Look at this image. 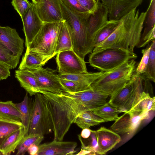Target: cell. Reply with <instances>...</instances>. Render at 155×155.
I'll list each match as a JSON object with an SVG mask.
<instances>
[{"mask_svg": "<svg viewBox=\"0 0 155 155\" xmlns=\"http://www.w3.org/2000/svg\"><path fill=\"white\" fill-rule=\"evenodd\" d=\"M148 62L144 73L148 79L155 82V40L151 41Z\"/></svg>", "mask_w": 155, "mask_h": 155, "instance_id": "obj_33", "label": "cell"}, {"mask_svg": "<svg viewBox=\"0 0 155 155\" xmlns=\"http://www.w3.org/2000/svg\"><path fill=\"white\" fill-rule=\"evenodd\" d=\"M91 111L105 122L116 120L119 117L118 114L120 113L119 110L110 106L108 102Z\"/></svg>", "mask_w": 155, "mask_h": 155, "instance_id": "obj_28", "label": "cell"}, {"mask_svg": "<svg viewBox=\"0 0 155 155\" xmlns=\"http://www.w3.org/2000/svg\"><path fill=\"white\" fill-rule=\"evenodd\" d=\"M1 80H1V79L0 78V81H1Z\"/></svg>", "mask_w": 155, "mask_h": 155, "instance_id": "obj_46", "label": "cell"}, {"mask_svg": "<svg viewBox=\"0 0 155 155\" xmlns=\"http://www.w3.org/2000/svg\"><path fill=\"white\" fill-rule=\"evenodd\" d=\"M132 59L110 71L104 72L91 84L93 89L111 97L122 89L130 80L135 68Z\"/></svg>", "mask_w": 155, "mask_h": 155, "instance_id": "obj_4", "label": "cell"}, {"mask_svg": "<svg viewBox=\"0 0 155 155\" xmlns=\"http://www.w3.org/2000/svg\"><path fill=\"white\" fill-rule=\"evenodd\" d=\"M11 3L21 18L30 7L32 3L28 0H12Z\"/></svg>", "mask_w": 155, "mask_h": 155, "instance_id": "obj_37", "label": "cell"}, {"mask_svg": "<svg viewBox=\"0 0 155 155\" xmlns=\"http://www.w3.org/2000/svg\"><path fill=\"white\" fill-rule=\"evenodd\" d=\"M35 95L28 134L44 135L51 133L54 129L51 107L43 94L38 93Z\"/></svg>", "mask_w": 155, "mask_h": 155, "instance_id": "obj_7", "label": "cell"}, {"mask_svg": "<svg viewBox=\"0 0 155 155\" xmlns=\"http://www.w3.org/2000/svg\"><path fill=\"white\" fill-rule=\"evenodd\" d=\"M134 8L120 19L113 33L104 41L94 47L93 50L109 48H122L134 51L139 44L147 11L139 14Z\"/></svg>", "mask_w": 155, "mask_h": 155, "instance_id": "obj_2", "label": "cell"}, {"mask_svg": "<svg viewBox=\"0 0 155 155\" xmlns=\"http://www.w3.org/2000/svg\"><path fill=\"white\" fill-rule=\"evenodd\" d=\"M76 142L54 140L38 146L37 155H72L76 152Z\"/></svg>", "mask_w": 155, "mask_h": 155, "instance_id": "obj_16", "label": "cell"}, {"mask_svg": "<svg viewBox=\"0 0 155 155\" xmlns=\"http://www.w3.org/2000/svg\"><path fill=\"white\" fill-rule=\"evenodd\" d=\"M32 1V2L33 3L37 4H38L39 2H40V0H31Z\"/></svg>", "mask_w": 155, "mask_h": 155, "instance_id": "obj_45", "label": "cell"}, {"mask_svg": "<svg viewBox=\"0 0 155 155\" xmlns=\"http://www.w3.org/2000/svg\"><path fill=\"white\" fill-rule=\"evenodd\" d=\"M44 139V135L38 134H29L25 136L16 148V154L24 155L30 146L33 144L38 146Z\"/></svg>", "mask_w": 155, "mask_h": 155, "instance_id": "obj_30", "label": "cell"}, {"mask_svg": "<svg viewBox=\"0 0 155 155\" xmlns=\"http://www.w3.org/2000/svg\"><path fill=\"white\" fill-rule=\"evenodd\" d=\"M0 118L17 121H21L22 114L12 101H0Z\"/></svg>", "mask_w": 155, "mask_h": 155, "instance_id": "obj_24", "label": "cell"}, {"mask_svg": "<svg viewBox=\"0 0 155 155\" xmlns=\"http://www.w3.org/2000/svg\"><path fill=\"white\" fill-rule=\"evenodd\" d=\"M15 105L22 114L21 120L24 126L25 136L28 135L33 108V102L26 93L23 100Z\"/></svg>", "mask_w": 155, "mask_h": 155, "instance_id": "obj_20", "label": "cell"}, {"mask_svg": "<svg viewBox=\"0 0 155 155\" xmlns=\"http://www.w3.org/2000/svg\"><path fill=\"white\" fill-rule=\"evenodd\" d=\"M73 50L71 35L66 21H63L58 36L55 54V55L61 51Z\"/></svg>", "mask_w": 155, "mask_h": 155, "instance_id": "obj_23", "label": "cell"}, {"mask_svg": "<svg viewBox=\"0 0 155 155\" xmlns=\"http://www.w3.org/2000/svg\"><path fill=\"white\" fill-rule=\"evenodd\" d=\"M0 52L7 56L13 55L11 51L0 41Z\"/></svg>", "mask_w": 155, "mask_h": 155, "instance_id": "obj_42", "label": "cell"}, {"mask_svg": "<svg viewBox=\"0 0 155 155\" xmlns=\"http://www.w3.org/2000/svg\"><path fill=\"white\" fill-rule=\"evenodd\" d=\"M61 0H40L36 5L38 14L43 22L63 21Z\"/></svg>", "mask_w": 155, "mask_h": 155, "instance_id": "obj_14", "label": "cell"}, {"mask_svg": "<svg viewBox=\"0 0 155 155\" xmlns=\"http://www.w3.org/2000/svg\"><path fill=\"white\" fill-rule=\"evenodd\" d=\"M45 96L50 104L54 124L65 132L68 131L79 114L105 104L109 97L91 87L75 93L56 94L48 92Z\"/></svg>", "mask_w": 155, "mask_h": 155, "instance_id": "obj_1", "label": "cell"}, {"mask_svg": "<svg viewBox=\"0 0 155 155\" xmlns=\"http://www.w3.org/2000/svg\"><path fill=\"white\" fill-rule=\"evenodd\" d=\"M21 18L23 24V30L25 37V46L26 48L40 31L43 22L38 14L36 5L32 2L30 7Z\"/></svg>", "mask_w": 155, "mask_h": 155, "instance_id": "obj_12", "label": "cell"}, {"mask_svg": "<svg viewBox=\"0 0 155 155\" xmlns=\"http://www.w3.org/2000/svg\"><path fill=\"white\" fill-rule=\"evenodd\" d=\"M15 77L23 88L30 96L41 93L36 79L33 73L26 69L15 70Z\"/></svg>", "mask_w": 155, "mask_h": 155, "instance_id": "obj_18", "label": "cell"}, {"mask_svg": "<svg viewBox=\"0 0 155 155\" xmlns=\"http://www.w3.org/2000/svg\"><path fill=\"white\" fill-rule=\"evenodd\" d=\"M61 0L67 8L78 15L84 16L90 13L83 8L77 0Z\"/></svg>", "mask_w": 155, "mask_h": 155, "instance_id": "obj_35", "label": "cell"}, {"mask_svg": "<svg viewBox=\"0 0 155 155\" xmlns=\"http://www.w3.org/2000/svg\"><path fill=\"white\" fill-rule=\"evenodd\" d=\"M78 137L81 143V149L91 151L93 155H100L95 130H92L90 137L87 139H84V140L80 134L78 135Z\"/></svg>", "mask_w": 155, "mask_h": 155, "instance_id": "obj_32", "label": "cell"}, {"mask_svg": "<svg viewBox=\"0 0 155 155\" xmlns=\"http://www.w3.org/2000/svg\"><path fill=\"white\" fill-rule=\"evenodd\" d=\"M38 150V146L33 144L29 147L27 151L30 155H37Z\"/></svg>", "mask_w": 155, "mask_h": 155, "instance_id": "obj_43", "label": "cell"}, {"mask_svg": "<svg viewBox=\"0 0 155 155\" xmlns=\"http://www.w3.org/2000/svg\"><path fill=\"white\" fill-rule=\"evenodd\" d=\"M147 11V13L144 22V30L143 33L141 34L140 40L155 27V0H150Z\"/></svg>", "mask_w": 155, "mask_h": 155, "instance_id": "obj_31", "label": "cell"}, {"mask_svg": "<svg viewBox=\"0 0 155 155\" xmlns=\"http://www.w3.org/2000/svg\"><path fill=\"white\" fill-rule=\"evenodd\" d=\"M150 48V44L148 45L146 48L142 50L141 52L143 56L136 68L135 74L136 75H140L141 74L145 73L148 61Z\"/></svg>", "mask_w": 155, "mask_h": 155, "instance_id": "obj_36", "label": "cell"}, {"mask_svg": "<svg viewBox=\"0 0 155 155\" xmlns=\"http://www.w3.org/2000/svg\"><path fill=\"white\" fill-rule=\"evenodd\" d=\"M100 155H104L114 148L121 140L119 134L102 127L95 130Z\"/></svg>", "mask_w": 155, "mask_h": 155, "instance_id": "obj_17", "label": "cell"}, {"mask_svg": "<svg viewBox=\"0 0 155 155\" xmlns=\"http://www.w3.org/2000/svg\"><path fill=\"white\" fill-rule=\"evenodd\" d=\"M20 57L7 56L0 52V63L8 67L10 69L16 68L19 63Z\"/></svg>", "mask_w": 155, "mask_h": 155, "instance_id": "obj_38", "label": "cell"}, {"mask_svg": "<svg viewBox=\"0 0 155 155\" xmlns=\"http://www.w3.org/2000/svg\"><path fill=\"white\" fill-rule=\"evenodd\" d=\"M104 72H87L73 74H58L60 78L76 82L87 88L91 87V84L97 79Z\"/></svg>", "mask_w": 155, "mask_h": 155, "instance_id": "obj_22", "label": "cell"}, {"mask_svg": "<svg viewBox=\"0 0 155 155\" xmlns=\"http://www.w3.org/2000/svg\"><path fill=\"white\" fill-rule=\"evenodd\" d=\"M61 5L63 19L67 23L71 35L73 50L84 60L86 55L91 53L94 48L88 35V18L91 13L78 15L67 8L61 0Z\"/></svg>", "mask_w": 155, "mask_h": 155, "instance_id": "obj_3", "label": "cell"}, {"mask_svg": "<svg viewBox=\"0 0 155 155\" xmlns=\"http://www.w3.org/2000/svg\"><path fill=\"white\" fill-rule=\"evenodd\" d=\"M137 58L134 51L122 48H109L92 51L89 56V62L92 67L106 72Z\"/></svg>", "mask_w": 155, "mask_h": 155, "instance_id": "obj_6", "label": "cell"}, {"mask_svg": "<svg viewBox=\"0 0 155 155\" xmlns=\"http://www.w3.org/2000/svg\"><path fill=\"white\" fill-rule=\"evenodd\" d=\"M63 21L43 22L41 29L26 50L35 54L45 64L55 55L57 42Z\"/></svg>", "mask_w": 155, "mask_h": 155, "instance_id": "obj_5", "label": "cell"}, {"mask_svg": "<svg viewBox=\"0 0 155 155\" xmlns=\"http://www.w3.org/2000/svg\"><path fill=\"white\" fill-rule=\"evenodd\" d=\"M107 9L109 20H120L142 4L143 0H96Z\"/></svg>", "mask_w": 155, "mask_h": 155, "instance_id": "obj_13", "label": "cell"}, {"mask_svg": "<svg viewBox=\"0 0 155 155\" xmlns=\"http://www.w3.org/2000/svg\"><path fill=\"white\" fill-rule=\"evenodd\" d=\"M104 120L94 114L91 110L84 112L76 118L74 123L81 129L89 128L104 122Z\"/></svg>", "mask_w": 155, "mask_h": 155, "instance_id": "obj_25", "label": "cell"}, {"mask_svg": "<svg viewBox=\"0 0 155 155\" xmlns=\"http://www.w3.org/2000/svg\"><path fill=\"white\" fill-rule=\"evenodd\" d=\"M155 27H154L146 35L143 39L140 40L137 47L138 48L144 47L149 42L155 40Z\"/></svg>", "mask_w": 155, "mask_h": 155, "instance_id": "obj_40", "label": "cell"}, {"mask_svg": "<svg viewBox=\"0 0 155 155\" xmlns=\"http://www.w3.org/2000/svg\"><path fill=\"white\" fill-rule=\"evenodd\" d=\"M45 64L43 60L35 54L26 50L18 69L33 70L38 69Z\"/></svg>", "mask_w": 155, "mask_h": 155, "instance_id": "obj_26", "label": "cell"}, {"mask_svg": "<svg viewBox=\"0 0 155 155\" xmlns=\"http://www.w3.org/2000/svg\"><path fill=\"white\" fill-rule=\"evenodd\" d=\"M143 78L140 75L133 74L126 85L110 97L109 104L119 110L120 113L129 111L143 91Z\"/></svg>", "mask_w": 155, "mask_h": 155, "instance_id": "obj_8", "label": "cell"}, {"mask_svg": "<svg viewBox=\"0 0 155 155\" xmlns=\"http://www.w3.org/2000/svg\"><path fill=\"white\" fill-rule=\"evenodd\" d=\"M0 41L11 51L13 56L21 57L22 55L24 40L15 29L0 26Z\"/></svg>", "mask_w": 155, "mask_h": 155, "instance_id": "obj_15", "label": "cell"}, {"mask_svg": "<svg viewBox=\"0 0 155 155\" xmlns=\"http://www.w3.org/2000/svg\"><path fill=\"white\" fill-rule=\"evenodd\" d=\"M120 20H108L96 33L94 39V46L107 39L117 26Z\"/></svg>", "mask_w": 155, "mask_h": 155, "instance_id": "obj_29", "label": "cell"}, {"mask_svg": "<svg viewBox=\"0 0 155 155\" xmlns=\"http://www.w3.org/2000/svg\"><path fill=\"white\" fill-rule=\"evenodd\" d=\"M29 70L34 75L41 93L47 92L60 94L64 92L56 71L42 66L36 70Z\"/></svg>", "mask_w": 155, "mask_h": 155, "instance_id": "obj_10", "label": "cell"}, {"mask_svg": "<svg viewBox=\"0 0 155 155\" xmlns=\"http://www.w3.org/2000/svg\"><path fill=\"white\" fill-rule=\"evenodd\" d=\"M25 136L24 128L11 134L1 146L0 155H8L14 153Z\"/></svg>", "mask_w": 155, "mask_h": 155, "instance_id": "obj_19", "label": "cell"}, {"mask_svg": "<svg viewBox=\"0 0 155 155\" xmlns=\"http://www.w3.org/2000/svg\"><path fill=\"white\" fill-rule=\"evenodd\" d=\"M80 5L90 13H93L97 9L98 3L96 0H77Z\"/></svg>", "mask_w": 155, "mask_h": 155, "instance_id": "obj_39", "label": "cell"}, {"mask_svg": "<svg viewBox=\"0 0 155 155\" xmlns=\"http://www.w3.org/2000/svg\"><path fill=\"white\" fill-rule=\"evenodd\" d=\"M10 70L8 67L0 63V78L1 80L6 79L10 76Z\"/></svg>", "mask_w": 155, "mask_h": 155, "instance_id": "obj_41", "label": "cell"}, {"mask_svg": "<svg viewBox=\"0 0 155 155\" xmlns=\"http://www.w3.org/2000/svg\"><path fill=\"white\" fill-rule=\"evenodd\" d=\"M148 116V114H141L130 111L125 112L115 121L110 129L118 134L134 133L142 121Z\"/></svg>", "mask_w": 155, "mask_h": 155, "instance_id": "obj_11", "label": "cell"}, {"mask_svg": "<svg viewBox=\"0 0 155 155\" xmlns=\"http://www.w3.org/2000/svg\"><path fill=\"white\" fill-rule=\"evenodd\" d=\"M59 80L64 92L75 93L89 89L74 81L60 78Z\"/></svg>", "mask_w": 155, "mask_h": 155, "instance_id": "obj_34", "label": "cell"}, {"mask_svg": "<svg viewBox=\"0 0 155 155\" xmlns=\"http://www.w3.org/2000/svg\"><path fill=\"white\" fill-rule=\"evenodd\" d=\"M24 126L21 121L0 118V147L6 139L14 132Z\"/></svg>", "mask_w": 155, "mask_h": 155, "instance_id": "obj_27", "label": "cell"}, {"mask_svg": "<svg viewBox=\"0 0 155 155\" xmlns=\"http://www.w3.org/2000/svg\"><path fill=\"white\" fill-rule=\"evenodd\" d=\"M56 58L59 74H73L87 72L84 59L73 50L58 53Z\"/></svg>", "mask_w": 155, "mask_h": 155, "instance_id": "obj_9", "label": "cell"}, {"mask_svg": "<svg viewBox=\"0 0 155 155\" xmlns=\"http://www.w3.org/2000/svg\"><path fill=\"white\" fill-rule=\"evenodd\" d=\"M92 130L89 128H85L82 129L80 134L81 137L83 139H87L88 138L91 133Z\"/></svg>", "mask_w": 155, "mask_h": 155, "instance_id": "obj_44", "label": "cell"}, {"mask_svg": "<svg viewBox=\"0 0 155 155\" xmlns=\"http://www.w3.org/2000/svg\"><path fill=\"white\" fill-rule=\"evenodd\" d=\"M155 98L143 91L134 106L129 110L141 114H148L149 111H154Z\"/></svg>", "mask_w": 155, "mask_h": 155, "instance_id": "obj_21", "label": "cell"}]
</instances>
